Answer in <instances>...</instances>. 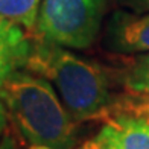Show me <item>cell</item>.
<instances>
[{"instance_id":"obj_1","label":"cell","mask_w":149,"mask_h":149,"mask_svg":"<svg viewBox=\"0 0 149 149\" xmlns=\"http://www.w3.org/2000/svg\"><path fill=\"white\" fill-rule=\"evenodd\" d=\"M24 69L49 81L74 122L97 119L116 104L110 72L69 47L37 38Z\"/></svg>"},{"instance_id":"obj_2","label":"cell","mask_w":149,"mask_h":149,"mask_svg":"<svg viewBox=\"0 0 149 149\" xmlns=\"http://www.w3.org/2000/svg\"><path fill=\"white\" fill-rule=\"evenodd\" d=\"M0 100L29 145L73 149L74 120L53 85L43 76L28 69L17 70L0 85Z\"/></svg>"},{"instance_id":"obj_3","label":"cell","mask_w":149,"mask_h":149,"mask_svg":"<svg viewBox=\"0 0 149 149\" xmlns=\"http://www.w3.org/2000/svg\"><path fill=\"white\" fill-rule=\"evenodd\" d=\"M108 0H43L37 38L69 49L90 47L102 29Z\"/></svg>"},{"instance_id":"obj_4","label":"cell","mask_w":149,"mask_h":149,"mask_svg":"<svg viewBox=\"0 0 149 149\" xmlns=\"http://www.w3.org/2000/svg\"><path fill=\"white\" fill-rule=\"evenodd\" d=\"M81 149H149V117L139 110L113 114Z\"/></svg>"},{"instance_id":"obj_5","label":"cell","mask_w":149,"mask_h":149,"mask_svg":"<svg viewBox=\"0 0 149 149\" xmlns=\"http://www.w3.org/2000/svg\"><path fill=\"white\" fill-rule=\"evenodd\" d=\"M104 47L122 55L149 53V12L114 11L104 31Z\"/></svg>"},{"instance_id":"obj_6","label":"cell","mask_w":149,"mask_h":149,"mask_svg":"<svg viewBox=\"0 0 149 149\" xmlns=\"http://www.w3.org/2000/svg\"><path fill=\"white\" fill-rule=\"evenodd\" d=\"M31 41L26 29L9 20L0 18V85L12 73L26 67Z\"/></svg>"},{"instance_id":"obj_7","label":"cell","mask_w":149,"mask_h":149,"mask_svg":"<svg viewBox=\"0 0 149 149\" xmlns=\"http://www.w3.org/2000/svg\"><path fill=\"white\" fill-rule=\"evenodd\" d=\"M41 2L43 0H0V18L9 20L26 31H35Z\"/></svg>"},{"instance_id":"obj_8","label":"cell","mask_w":149,"mask_h":149,"mask_svg":"<svg viewBox=\"0 0 149 149\" xmlns=\"http://www.w3.org/2000/svg\"><path fill=\"white\" fill-rule=\"evenodd\" d=\"M120 79L126 90L149 96V53H139L122 73Z\"/></svg>"},{"instance_id":"obj_9","label":"cell","mask_w":149,"mask_h":149,"mask_svg":"<svg viewBox=\"0 0 149 149\" xmlns=\"http://www.w3.org/2000/svg\"><path fill=\"white\" fill-rule=\"evenodd\" d=\"M117 3L123 9L132 11V12H149V0H117Z\"/></svg>"},{"instance_id":"obj_10","label":"cell","mask_w":149,"mask_h":149,"mask_svg":"<svg viewBox=\"0 0 149 149\" xmlns=\"http://www.w3.org/2000/svg\"><path fill=\"white\" fill-rule=\"evenodd\" d=\"M0 149H18L17 141L14 140L12 135H9L8 132H5V135L0 140Z\"/></svg>"},{"instance_id":"obj_11","label":"cell","mask_w":149,"mask_h":149,"mask_svg":"<svg viewBox=\"0 0 149 149\" xmlns=\"http://www.w3.org/2000/svg\"><path fill=\"white\" fill-rule=\"evenodd\" d=\"M6 123H8V113H6V108H5L3 102L0 100V140L5 135Z\"/></svg>"},{"instance_id":"obj_12","label":"cell","mask_w":149,"mask_h":149,"mask_svg":"<svg viewBox=\"0 0 149 149\" xmlns=\"http://www.w3.org/2000/svg\"><path fill=\"white\" fill-rule=\"evenodd\" d=\"M139 111H140V113H143V114H146V116L149 117V102L141 104V105H140V108H139Z\"/></svg>"},{"instance_id":"obj_13","label":"cell","mask_w":149,"mask_h":149,"mask_svg":"<svg viewBox=\"0 0 149 149\" xmlns=\"http://www.w3.org/2000/svg\"><path fill=\"white\" fill-rule=\"evenodd\" d=\"M31 149H50V148L43 146V145H31Z\"/></svg>"}]
</instances>
